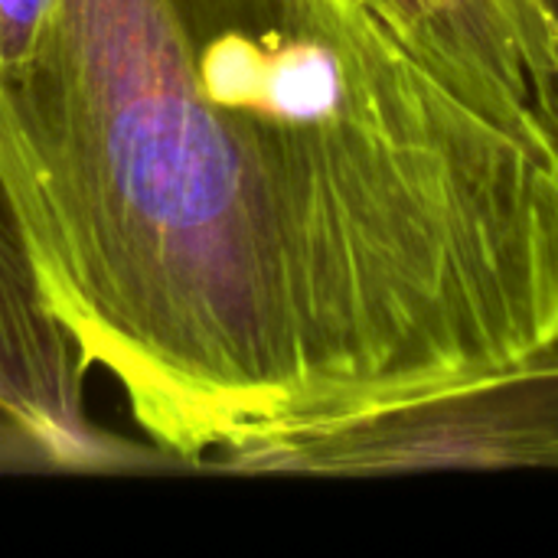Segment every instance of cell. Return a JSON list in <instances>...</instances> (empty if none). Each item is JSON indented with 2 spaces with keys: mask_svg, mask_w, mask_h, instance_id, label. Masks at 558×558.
Returning <instances> with one entry per match:
<instances>
[{
  "mask_svg": "<svg viewBox=\"0 0 558 558\" xmlns=\"http://www.w3.org/2000/svg\"><path fill=\"white\" fill-rule=\"evenodd\" d=\"M441 468H558V337L497 376L262 445L226 471L376 477Z\"/></svg>",
  "mask_w": 558,
  "mask_h": 558,
  "instance_id": "cell-2",
  "label": "cell"
},
{
  "mask_svg": "<svg viewBox=\"0 0 558 558\" xmlns=\"http://www.w3.org/2000/svg\"><path fill=\"white\" fill-rule=\"evenodd\" d=\"M88 373L78 340L56 317L39 284L0 173V422L56 468L124 461V445L101 435L85 412Z\"/></svg>",
  "mask_w": 558,
  "mask_h": 558,
  "instance_id": "cell-3",
  "label": "cell"
},
{
  "mask_svg": "<svg viewBox=\"0 0 558 558\" xmlns=\"http://www.w3.org/2000/svg\"><path fill=\"white\" fill-rule=\"evenodd\" d=\"M0 173L56 317L186 468L558 337V150L383 0H0Z\"/></svg>",
  "mask_w": 558,
  "mask_h": 558,
  "instance_id": "cell-1",
  "label": "cell"
}]
</instances>
